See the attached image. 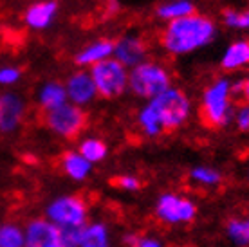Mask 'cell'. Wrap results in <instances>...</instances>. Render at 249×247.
<instances>
[{"instance_id": "obj_1", "label": "cell", "mask_w": 249, "mask_h": 247, "mask_svg": "<svg viewBox=\"0 0 249 247\" xmlns=\"http://www.w3.org/2000/svg\"><path fill=\"white\" fill-rule=\"evenodd\" d=\"M215 36V24L202 15H190L168 22L162 31L161 42L172 54H188L204 47Z\"/></svg>"}, {"instance_id": "obj_2", "label": "cell", "mask_w": 249, "mask_h": 247, "mask_svg": "<svg viewBox=\"0 0 249 247\" xmlns=\"http://www.w3.org/2000/svg\"><path fill=\"white\" fill-rule=\"evenodd\" d=\"M231 87L230 80L218 78L202 94L200 101V121L212 130L222 128L231 119Z\"/></svg>"}, {"instance_id": "obj_3", "label": "cell", "mask_w": 249, "mask_h": 247, "mask_svg": "<svg viewBox=\"0 0 249 247\" xmlns=\"http://www.w3.org/2000/svg\"><path fill=\"white\" fill-rule=\"evenodd\" d=\"M148 106L156 114L162 132L177 130L190 116V99L181 88L170 87L168 90L159 94L157 98L150 99Z\"/></svg>"}, {"instance_id": "obj_4", "label": "cell", "mask_w": 249, "mask_h": 247, "mask_svg": "<svg viewBox=\"0 0 249 247\" xmlns=\"http://www.w3.org/2000/svg\"><path fill=\"white\" fill-rule=\"evenodd\" d=\"M170 74L168 71L156 62H143L137 67L130 69L128 72V88L132 92L144 99H154L170 87Z\"/></svg>"}, {"instance_id": "obj_5", "label": "cell", "mask_w": 249, "mask_h": 247, "mask_svg": "<svg viewBox=\"0 0 249 247\" xmlns=\"http://www.w3.org/2000/svg\"><path fill=\"white\" fill-rule=\"evenodd\" d=\"M89 74L94 81L96 92L101 98H118L128 88V71L116 58H108L92 65Z\"/></svg>"}, {"instance_id": "obj_6", "label": "cell", "mask_w": 249, "mask_h": 247, "mask_svg": "<svg viewBox=\"0 0 249 247\" xmlns=\"http://www.w3.org/2000/svg\"><path fill=\"white\" fill-rule=\"evenodd\" d=\"M45 124L54 134L65 139H76L87 126V114L81 110V106L65 103L54 110L45 112Z\"/></svg>"}, {"instance_id": "obj_7", "label": "cell", "mask_w": 249, "mask_h": 247, "mask_svg": "<svg viewBox=\"0 0 249 247\" xmlns=\"http://www.w3.org/2000/svg\"><path fill=\"white\" fill-rule=\"evenodd\" d=\"M87 213V202L80 195H69V197L56 198L47 210L49 220L60 229L85 228Z\"/></svg>"}, {"instance_id": "obj_8", "label": "cell", "mask_w": 249, "mask_h": 247, "mask_svg": "<svg viewBox=\"0 0 249 247\" xmlns=\"http://www.w3.org/2000/svg\"><path fill=\"white\" fill-rule=\"evenodd\" d=\"M24 247H67L62 229L51 220L38 218L29 222L24 233Z\"/></svg>"}, {"instance_id": "obj_9", "label": "cell", "mask_w": 249, "mask_h": 247, "mask_svg": "<svg viewBox=\"0 0 249 247\" xmlns=\"http://www.w3.org/2000/svg\"><path fill=\"white\" fill-rule=\"evenodd\" d=\"M156 213L162 222L168 224H182L192 222L195 216V204L179 195L166 193L157 200Z\"/></svg>"}, {"instance_id": "obj_10", "label": "cell", "mask_w": 249, "mask_h": 247, "mask_svg": "<svg viewBox=\"0 0 249 247\" xmlns=\"http://www.w3.org/2000/svg\"><path fill=\"white\" fill-rule=\"evenodd\" d=\"M63 87H65V92H67L69 103L78 105V106L87 105V103H90V101L98 96L92 78H90V74L85 72V71H78L74 74H71L67 83Z\"/></svg>"}, {"instance_id": "obj_11", "label": "cell", "mask_w": 249, "mask_h": 247, "mask_svg": "<svg viewBox=\"0 0 249 247\" xmlns=\"http://www.w3.org/2000/svg\"><path fill=\"white\" fill-rule=\"evenodd\" d=\"M114 58L121 65L128 69L137 67L139 63L146 62V45L137 36H123L114 43Z\"/></svg>"}, {"instance_id": "obj_12", "label": "cell", "mask_w": 249, "mask_h": 247, "mask_svg": "<svg viewBox=\"0 0 249 247\" xmlns=\"http://www.w3.org/2000/svg\"><path fill=\"white\" fill-rule=\"evenodd\" d=\"M24 116V103L15 94H2L0 96V130L11 132L20 124Z\"/></svg>"}, {"instance_id": "obj_13", "label": "cell", "mask_w": 249, "mask_h": 247, "mask_svg": "<svg viewBox=\"0 0 249 247\" xmlns=\"http://www.w3.org/2000/svg\"><path fill=\"white\" fill-rule=\"evenodd\" d=\"M112 54H114V42H110V40H98V42L87 45L85 49H81L76 54L74 62L80 67L96 65V63L103 62V60L112 58Z\"/></svg>"}, {"instance_id": "obj_14", "label": "cell", "mask_w": 249, "mask_h": 247, "mask_svg": "<svg viewBox=\"0 0 249 247\" xmlns=\"http://www.w3.org/2000/svg\"><path fill=\"white\" fill-rule=\"evenodd\" d=\"M56 2H38V4H33L25 11V22L33 29H45L47 25H51L53 18L56 17Z\"/></svg>"}, {"instance_id": "obj_15", "label": "cell", "mask_w": 249, "mask_h": 247, "mask_svg": "<svg viewBox=\"0 0 249 247\" xmlns=\"http://www.w3.org/2000/svg\"><path fill=\"white\" fill-rule=\"evenodd\" d=\"M220 65L224 71H237V69H242L246 65H249V42L248 40H238V42H233L226 49L222 60H220Z\"/></svg>"}, {"instance_id": "obj_16", "label": "cell", "mask_w": 249, "mask_h": 247, "mask_svg": "<svg viewBox=\"0 0 249 247\" xmlns=\"http://www.w3.org/2000/svg\"><path fill=\"white\" fill-rule=\"evenodd\" d=\"M62 168L71 179L81 180L90 172V162L87 159H83L80 152H67L62 157Z\"/></svg>"}, {"instance_id": "obj_17", "label": "cell", "mask_w": 249, "mask_h": 247, "mask_svg": "<svg viewBox=\"0 0 249 247\" xmlns=\"http://www.w3.org/2000/svg\"><path fill=\"white\" fill-rule=\"evenodd\" d=\"M69 99H67V92H65V87L60 85V83H47V85L42 87L40 90V105L42 108L47 110H54L58 106L65 105Z\"/></svg>"}, {"instance_id": "obj_18", "label": "cell", "mask_w": 249, "mask_h": 247, "mask_svg": "<svg viewBox=\"0 0 249 247\" xmlns=\"http://www.w3.org/2000/svg\"><path fill=\"white\" fill-rule=\"evenodd\" d=\"M157 15L162 20L172 22V20H179L184 18V17H190V15H195V6L190 0H172V2L161 4L157 7Z\"/></svg>"}, {"instance_id": "obj_19", "label": "cell", "mask_w": 249, "mask_h": 247, "mask_svg": "<svg viewBox=\"0 0 249 247\" xmlns=\"http://www.w3.org/2000/svg\"><path fill=\"white\" fill-rule=\"evenodd\" d=\"M78 247H110L108 242V231L103 224H92L85 226L81 233V240Z\"/></svg>"}, {"instance_id": "obj_20", "label": "cell", "mask_w": 249, "mask_h": 247, "mask_svg": "<svg viewBox=\"0 0 249 247\" xmlns=\"http://www.w3.org/2000/svg\"><path fill=\"white\" fill-rule=\"evenodd\" d=\"M80 155L89 162H98L105 159L107 155V144L100 139H85L80 144Z\"/></svg>"}, {"instance_id": "obj_21", "label": "cell", "mask_w": 249, "mask_h": 247, "mask_svg": "<svg viewBox=\"0 0 249 247\" xmlns=\"http://www.w3.org/2000/svg\"><path fill=\"white\" fill-rule=\"evenodd\" d=\"M0 247H24L22 229L13 224L0 226Z\"/></svg>"}, {"instance_id": "obj_22", "label": "cell", "mask_w": 249, "mask_h": 247, "mask_svg": "<svg viewBox=\"0 0 249 247\" xmlns=\"http://www.w3.org/2000/svg\"><path fill=\"white\" fill-rule=\"evenodd\" d=\"M139 124H141V128L144 130V134L150 137H156V136H159V134H162L161 124H159L156 114L152 112V108H150L148 105L139 112Z\"/></svg>"}, {"instance_id": "obj_23", "label": "cell", "mask_w": 249, "mask_h": 247, "mask_svg": "<svg viewBox=\"0 0 249 247\" xmlns=\"http://www.w3.org/2000/svg\"><path fill=\"white\" fill-rule=\"evenodd\" d=\"M228 231H230V236L237 242V244H240V246L249 244L248 220H231L230 226H228Z\"/></svg>"}, {"instance_id": "obj_24", "label": "cell", "mask_w": 249, "mask_h": 247, "mask_svg": "<svg viewBox=\"0 0 249 247\" xmlns=\"http://www.w3.org/2000/svg\"><path fill=\"white\" fill-rule=\"evenodd\" d=\"M224 24L235 29H249V9L248 11H233L226 9L224 11Z\"/></svg>"}, {"instance_id": "obj_25", "label": "cell", "mask_w": 249, "mask_h": 247, "mask_svg": "<svg viewBox=\"0 0 249 247\" xmlns=\"http://www.w3.org/2000/svg\"><path fill=\"white\" fill-rule=\"evenodd\" d=\"M192 177L200 184H217L220 180V173L210 168H195L192 170Z\"/></svg>"}, {"instance_id": "obj_26", "label": "cell", "mask_w": 249, "mask_h": 247, "mask_svg": "<svg viewBox=\"0 0 249 247\" xmlns=\"http://www.w3.org/2000/svg\"><path fill=\"white\" fill-rule=\"evenodd\" d=\"M235 121H237L238 130L249 132V103H242L235 112Z\"/></svg>"}, {"instance_id": "obj_27", "label": "cell", "mask_w": 249, "mask_h": 247, "mask_svg": "<svg viewBox=\"0 0 249 247\" xmlns=\"http://www.w3.org/2000/svg\"><path fill=\"white\" fill-rule=\"evenodd\" d=\"M124 242L130 247H161L159 242L154 240V238H148V236H137V235H130L124 238Z\"/></svg>"}, {"instance_id": "obj_28", "label": "cell", "mask_w": 249, "mask_h": 247, "mask_svg": "<svg viewBox=\"0 0 249 247\" xmlns=\"http://www.w3.org/2000/svg\"><path fill=\"white\" fill-rule=\"evenodd\" d=\"M20 80V71L15 67H4L0 69V83L2 85H13Z\"/></svg>"}, {"instance_id": "obj_29", "label": "cell", "mask_w": 249, "mask_h": 247, "mask_svg": "<svg viewBox=\"0 0 249 247\" xmlns=\"http://www.w3.org/2000/svg\"><path fill=\"white\" fill-rule=\"evenodd\" d=\"M112 184L118 186V188H123V190H139V180L132 175H121V177H116L112 179Z\"/></svg>"}, {"instance_id": "obj_30", "label": "cell", "mask_w": 249, "mask_h": 247, "mask_svg": "<svg viewBox=\"0 0 249 247\" xmlns=\"http://www.w3.org/2000/svg\"><path fill=\"white\" fill-rule=\"evenodd\" d=\"M237 90L244 96L246 103H249V78H246V80H244L242 83H238V85H237Z\"/></svg>"}, {"instance_id": "obj_31", "label": "cell", "mask_w": 249, "mask_h": 247, "mask_svg": "<svg viewBox=\"0 0 249 247\" xmlns=\"http://www.w3.org/2000/svg\"><path fill=\"white\" fill-rule=\"evenodd\" d=\"M248 226H249V220H248Z\"/></svg>"}]
</instances>
